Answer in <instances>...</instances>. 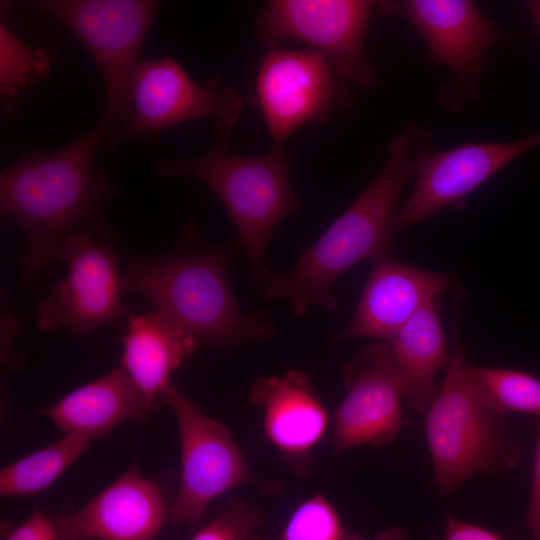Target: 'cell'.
<instances>
[{"label":"cell","mask_w":540,"mask_h":540,"mask_svg":"<svg viewBox=\"0 0 540 540\" xmlns=\"http://www.w3.org/2000/svg\"><path fill=\"white\" fill-rule=\"evenodd\" d=\"M1 362L13 370L20 369L26 358L14 346V337L17 333V323L8 314L2 316Z\"/></svg>","instance_id":"29"},{"label":"cell","mask_w":540,"mask_h":540,"mask_svg":"<svg viewBox=\"0 0 540 540\" xmlns=\"http://www.w3.org/2000/svg\"><path fill=\"white\" fill-rule=\"evenodd\" d=\"M52 63L47 51L27 46L1 23L0 96L8 108L21 91L49 75Z\"/></svg>","instance_id":"23"},{"label":"cell","mask_w":540,"mask_h":540,"mask_svg":"<svg viewBox=\"0 0 540 540\" xmlns=\"http://www.w3.org/2000/svg\"><path fill=\"white\" fill-rule=\"evenodd\" d=\"M161 399L175 414L181 446L179 486L167 525L199 529L209 505L243 483L277 491V483L261 480L251 472L228 429L204 414L179 389L171 384Z\"/></svg>","instance_id":"7"},{"label":"cell","mask_w":540,"mask_h":540,"mask_svg":"<svg viewBox=\"0 0 540 540\" xmlns=\"http://www.w3.org/2000/svg\"><path fill=\"white\" fill-rule=\"evenodd\" d=\"M261 517L258 506L232 497L208 524L197 529L190 540H254L253 531Z\"/></svg>","instance_id":"25"},{"label":"cell","mask_w":540,"mask_h":540,"mask_svg":"<svg viewBox=\"0 0 540 540\" xmlns=\"http://www.w3.org/2000/svg\"><path fill=\"white\" fill-rule=\"evenodd\" d=\"M528 7L530 8V11L534 16V19L540 31V1H530L528 2Z\"/></svg>","instance_id":"31"},{"label":"cell","mask_w":540,"mask_h":540,"mask_svg":"<svg viewBox=\"0 0 540 540\" xmlns=\"http://www.w3.org/2000/svg\"><path fill=\"white\" fill-rule=\"evenodd\" d=\"M59 540H96L88 536L78 534H58Z\"/></svg>","instance_id":"32"},{"label":"cell","mask_w":540,"mask_h":540,"mask_svg":"<svg viewBox=\"0 0 540 540\" xmlns=\"http://www.w3.org/2000/svg\"><path fill=\"white\" fill-rule=\"evenodd\" d=\"M108 138L97 123L57 151H28L1 170V216L15 221L26 240L14 260L23 281L31 282L59 260L63 241L72 233L114 235L101 206L120 196L121 188L108 170L94 166Z\"/></svg>","instance_id":"1"},{"label":"cell","mask_w":540,"mask_h":540,"mask_svg":"<svg viewBox=\"0 0 540 540\" xmlns=\"http://www.w3.org/2000/svg\"><path fill=\"white\" fill-rule=\"evenodd\" d=\"M361 0H272L255 20L257 40L270 49L299 40L323 53L344 82L371 88L377 74L364 48L375 7Z\"/></svg>","instance_id":"9"},{"label":"cell","mask_w":540,"mask_h":540,"mask_svg":"<svg viewBox=\"0 0 540 540\" xmlns=\"http://www.w3.org/2000/svg\"><path fill=\"white\" fill-rule=\"evenodd\" d=\"M171 505L163 485L135 462L82 507L53 517L58 534L96 540H152L167 525Z\"/></svg>","instance_id":"14"},{"label":"cell","mask_w":540,"mask_h":540,"mask_svg":"<svg viewBox=\"0 0 540 540\" xmlns=\"http://www.w3.org/2000/svg\"><path fill=\"white\" fill-rule=\"evenodd\" d=\"M181 237L182 246L164 256L127 258L123 291L142 296L199 348L225 350L246 341L270 340L275 329L264 312H243L232 291L228 269L238 245H188L185 229Z\"/></svg>","instance_id":"3"},{"label":"cell","mask_w":540,"mask_h":540,"mask_svg":"<svg viewBox=\"0 0 540 540\" xmlns=\"http://www.w3.org/2000/svg\"><path fill=\"white\" fill-rule=\"evenodd\" d=\"M346 396L333 417L334 454L389 444L405 424L404 398L390 340L363 348L344 369Z\"/></svg>","instance_id":"13"},{"label":"cell","mask_w":540,"mask_h":540,"mask_svg":"<svg viewBox=\"0 0 540 540\" xmlns=\"http://www.w3.org/2000/svg\"><path fill=\"white\" fill-rule=\"evenodd\" d=\"M0 540H59V535L52 518L35 508L20 524L2 519Z\"/></svg>","instance_id":"26"},{"label":"cell","mask_w":540,"mask_h":540,"mask_svg":"<svg viewBox=\"0 0 540 540\" xmlns=\"http://www.w3.org/2000/svg\"><path fill=\"white\" fill-rule=\"evenodd\" d=\"M411 148L407 132L397 134L390 141L374 180L301 253L290 271L272 273L261 287L265 299L285 298L296 317L304 316L312 306L334 312L339 301L330 288L343 273L367 258L373 263L391 258L397 233V203L414 174Z\"/></svg>","instance_id":"2"},{"label":"cell","mask_w":540,"mask_h":540,"mask_svg":"<svg viewBox=\"0 0 540 540\" xmlns=\"http://www.w3.org/2000/svg\"><path fill=\"white\" fill-rule=\"evenodd\" d=\"M345 84L320 51H266L258 66L256 96L272 148L343 105L349 99Z\"/></svg>","instance_id":"11"},{"label":"cell","mask_w":540,"mask_h":540,"mask_svg":"<svg viewBox=\"0 0 540 540\" xmlns=\"http://www.w3.org/2000/svg\"><path fill=\"white\" fill-rule=\"evenodd\" d=\"M475 393L490 408L536 415L540 419V380L515 370L467 365Z\"/></svg>","instance_id":"22"},{"label":"cell","mask_w":540,"mask_h":540,"mask_svg":"<svg viewBox=\"0 0 540 540\" xmlns=\"http://www.w3.org/2000/svg\"><path fill=\"white\" fill-rule=\"evenodd\" d=\"M122 338L120 368L151 400L163 403L174 370L199 348L196 341L162 313H130ZM164 404V403H163Z\"/></svg>","instance_id":"19"},{"label":"cell","mask_w":540,"mask_h":540,"mask_svg":"<svg viewBox=\"0 0 540 540\" xmlns=\"http://www.w3.org/2000/svg\"><path fill=\"white\" fill-rule=\"evenodd\" d=\"M91 439L65 434L56 442L30 453L0 471V496L23 497L48 489L89 448Z\"/></svg>","instance_id":"21"},{"label":"cell","mask_w":540,"mask_h":540,"mask_svg":"<svg viewBox=\"0 0 540 540\" xmlns=\"http://www.w3.org/2000/svg\"><path fill=\"white\" fill-rule=\"evenodd\" d=\"M342 540H370L346 530ZM373 540H409L407 531L402 526L389 527L380 531Z\"/></svg>","instance_id":"30"},{"label":"cell","mask_w":540,"mask_h":540,"mask_svg":"<svg viewBox=\"0 0 540 540\" xmlns=\"http://www.w3.org/2000/svg\"><path fill=\"white\" fill-rule=\"evenodd\" d=\"M243 101L218 76L199 86L174 59L167 56L141 61L131 84V111L108 150L125 139H143L168 127L202 118L233 129Z\"/></svg>","instance_id":"10"},{"label":"cell","mask_w":540,"mask_h":540,"mask_svg":"<svg viewBox=\"0 0 540 540\" xmlns=\"http://www.w3.org/2000/svg\"><path fill=\"white\" fill-rule=\"evenodd\" d=\"M431 540H504L499 535L480 526L458 520L449 515L441 538Z\"/></svg>","instance_id":"27"},{"label":"cell","mask_w":540,"mask_h":540,"mask_svg":"<svg viewBox=\"0 0 540 540\" xmlns=\"http://www.w3.org/2000/svg\"><path fill=\"white\" fill-rule=\"evenodd\" d=\"M231 133V128L214 124V142L207 151L159 161L155 172L166 178L194 177L218 197L262 287L274 272L265 264L272 234L281 219L298 210L303 201L291 186V158L282 147L256 156L235 154L229 147Z\"/></svg>","instance_id":"4"},{"label":"cell","mask_w":540,"mask_h":540,"mask_svg":"<svg viewBox=\"0 0 540 540\" xmlns=\"http://www.w3.org/2000/svg\"><path fill=\"white\" fill-rule=\"evenodd\" d=\"M540 145V131L500 143L466 141L437 151L420 141L414 153V189L400 212L396 231L429 219L444 208L461 202L500 169Z\"/></svg>","instance_id":"12"},{"label":"cell","mask_w":540,"mask_h":540,"mask_svg":"<svg viewBox=\"0 0 540 540\" xmlns=\"http://www.w3.org/2000/svg\"><path fill=\"white\" fill-rule=\"evenodd\" d=\"M345 532L333 505L315 494L293 511L277 540H342ZM254 540L265 539L255 536Z\"/></svg>","instance_id":"24"},{"label":"cell","mask_w":540,"mask_h":540,"mask_svg":"<svg viewBox=\"0 0 540 540\" xmlns=\"http://www.w3.org/2000/svg\"><path fill=\"white\" fill-rule=\"evenodd\" d=\"M454 280L453 274L417 268L392 258L374 262L352 319L334 339L339 342L361 337L392 340Z\"/></svg>","instance_id":"16"},{"label":"cell","mask_w":540,"mask_h":540,"mask_svg":"<svg viewBox=\"0 0 540 540\" xmlns=\"http://www.w3.org/2000/svg\"><path fill=\"white\" fill-rule=\"evenodd\" d=\"M390 342L404 398L425 416L438 394L435 374L449 360L434 301L419 310Z\"/></svg>","instance_id":"20"},{"label":"cell","mask_w":540,"mask_h":540,"mask_svg":"<svg viewBox=\"0 0 540 540\" xmlns=\"http://www.w3.org/2000/svg\"><path fill=\"white\" fill-rule=\"evenodd\" d=\"M400 6L426 42L430 63L450 68L471 99L489 47L505 32L471 1L408 0Z\"/></svg>","instance_id":"15"},{"label":"cell","mask_w":540,"mask_h":540,"mask_svg":"<svg viewBox=\"0 0 540 540\" xmlns=\"http://www.w3.org/2000/svg\"><path fill=\"white\" fill-rule=\"evenodd\" d=\"M249 397L263 411L267 439L297 474H307L310 453L329 423V415L307 374L290 370L280 377H260L253 383Z\"/></svg>","instance_id":"17"},{"label":"cell","mask_w":540,"mask_h":540,"mask_svg":"<svg viewBox=\"0 0 540 540\" xmlns=\"http://www.w3.org/2000/svg\"><path fill=\"white\" fill-rule=\"evenodd\" d=\"M467 365L456 332L442 388L425 415L432 482L445 497L477 474L499 476L511 471L522 456L506 413L479 398L468 379Z\"/></svg>","instance_id":"5"},{"label":"cell","mask_w":540,"mask_h":540,"mask_svg":"<svg viewBox=\"0 0 540 540\" xmlns=\"http://www.w3.org/2000/svg\"><path fill=\"white\" fill-rule=\"evenodd\" d=\"M163 403L151 400L120 367L37 411L65 434L103 439L120 423L145 420Z\"/></svg>","instance_id":"18"},{"label":"cell","mask_w":540,"mask_h":540,"mask_svg":"<svg viewBox=\"0 0 540 540\" xmlns=\"http://www.w3.org/2000/svg\"><path fill=\"white\" fill-rule=\"evenodd\" d=\"M29 6L67 28L94 61L105 87V107L98 124L108 131V145L131 111V84L141 49L162 1L36 0Z\"/></svg>","instance_id":"6"},{"label":"cell","mask_w":540,"mask_h":540,"mask_svg":"<svg viewBox=\"0 0 540 540\" xmlns=\"http://www.w3.org/2000/svg\"><path fill=\"white\" fill-rule=\"evenodd\" d=\"M59 260L67 276L55 282L37 306L36 328L41 332L66 329L84 337L98 327L128 318L122 299V275L115 236L98 237L89 231L69 235Z\"/></svg>","instance_id":"8"},{"label":"cell","mask_w":540,"mask_h":540,"mask_svg":"<svg viewBox=\"0 0 540 540\" xmlns=\"http://www.w3.org/2000/svg\"><path fill=\"white\" fill-rule=\"evenodd\" d=\"M527 525L532 540H540V419L534 458L533 481L529 500Z\"/></svg>","instance_id":"28"}]
</instances>
